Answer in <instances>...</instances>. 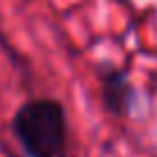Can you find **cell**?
<instances>
[{
    "mask_svg": "<svg viewBox=\"0 0 157 157\" xmlns=\"http://www.w3.org/2000/svg\"><path fill=\"white\" fill-rule=\"evenodd\" d=\"M14 132L30 157H63L67 139L63 106L51 99L28 102L14 118Z\"/></svg>",
    "mask_w": 157,
    "mask_h": 157,
    "instance_id": "obj_1",
    "label": "cell"
},
{
    "mask_svg": "<svg viewBox=\"0 0 157 157\" xmlns=\"http://www.w3.org/2000/svg\"><path fill=\"white\" fill-rule=\"evenodd\" d=\"M104 95H106V104L111 111L116 113L125 111V106L129 104V86L125 74H118V72L109 74L106 83H104Z\"/></svg>",
    "mask_w": 157,
    "mask_h": 157,
    "instance_id": "obj_2",
    "label": "cell"
}]
</instances>
